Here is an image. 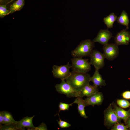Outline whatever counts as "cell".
<instances>
[{
  "label": "cell",
  "instance_id": "obj_1",
  "mask_svg": "<svg viewBox=\"0 0 130 130\" xmlns=\"http://www.w3.org/2000/svg\"><path fill=\"white\" fill-rule=\"evenodd\" d=\"M90 77L87 73H81L72 71L65 80L75 91L80 92L85 86L89 84Z\"/></svg>",
  "mask_w": 130,
  "mask_h": 130
},
{
  "label": "cell",
  "instance_id": "obj_2",
  "mask_svg": "<svg viewBox=\"0 0 130 130\" xmlns=\"http://www.w3.org/2000/svg\"><path fill=\"white\" fill-rule=\"evenodd\" d=\"M95 47V42L88 39L82 41L71 52L73 57L82 58L89 56Z\"/></svg>",
  "mask_w": 130,
  "mask_h": 130
},
{
  "label": "cell",
  "instance_id": "obj_3",
  "mask_svg": "<svg viewBox=\"0 0 130 130\" xmlns=\"http://www.w3.org/2000/svg\"><path fill=\"white\" fill-rule=\"evenodd\" d=\"M71 60L72 71L86 73L91 70V65L88 59H83L81 57H73Z\"/></svg>",
  "mask_w": 130,
  "mask_h": 130
},
{
  "label": "cell",
  "instance_id": "obj_4",
  "mask_svg": "<svg viewBox=\"0 0 130 130\" xmlns=\"http://www.w3.org/2000/svg\"><path fill=\"white\" fill-rule=\"evenodd\" d=\"M104 125L108 129L115 124L121 123V120L117 116L114 112L112 104H110L103 112Z\"/></svg>",
  "mask_w": 130,
  "mask_h": 130
},
{
  "label": "cell",
  "instance_id": "obj_5",
  "mask_svg": "<svg viewBox=\"0 0 130 130\" xmlns=\"http://www.w3.org/2000/svg\"><path fill=\"white\" fill-rule=\"evenodd\" d=\"M55 87L58 92L65 95L68 97H80V92L75 91L65 80H61V83L57 84Z\"/></svg>",
  "mask_w": 130,
  "mask_h": 130
},
{
  "label": "cell",
  "instance_id": "obj_6",
  "mask_svg": "<svg viewBox=\"0 0 130 130\" xmlns=\"http://www.w3.org/2000/svg\"><path fill=\"white\" fill-rule=\"evenodd\" d=\"M72 66L68 62L66 65L61 66L54 65L52 71L54 77L60 79L61 80H65L71 74L70 69Z\"/></svg>",
  "mask_w": 130,
  "mask_h": 130
},
{
  "label": "cell",
  "instance_id": "obj_7",
  "mask_svg": "<svg viewBox=\"0 0 130 130\" xmlns=\"http://www.w3.org/2000/svg\"><path fill=\"white\" fill-rule=\"evenodd\" d=\"M89 56V62L91 65L95 67V69L99 70L104 67L105 57L103 53L97 50H93Z\"/></svg>",
  "mask_w": 130,
  "mask_h": 130
},
{
  "label": "cell",
  "instance_id": "obj_8",
  "mask_svg": "<svg viewBox=\"0 0 130 130\" xmlns=\"http://www.w3.org/2000/svg\"><path fill=\"white\" fill-rule=\"evenodd\" d=\"M118 46L115 44L111 43L104 45L103 47L104 54L107 60L112 61L117 57L119 54Z\"/></svg>",
  "mask_w": 130,
  "mask_h": 130
},
{
  "label": "cell",
  "instance_id": "obj_9",
  "mask_svg": "<svg viewBox=\"0 0 130 130\" xmlns=\"http://www.w3.org/2000/svg\"><path fill=\"white\" fill-rule=\"evenodd\" d=\"M104 99L102 92H98L90 96L87 97L84 100L85 106L95 105L99 106L101 105Z\"/></svg>",
  "mask_w": 130,
  "mask_h": 130
},
{
  "label": "cell",
  "instance_id": "obj_10",
  "mask_svg": "<svg viewBox=\"0 0 130 130\" xmlns=\"http://www.w3.org/2000/svg\"><path fill=\"white\" fill-rule=\"evenodd\" d=\"M127 30L123 29L116 34L114 38L115 44L118 46L128 44L130 42V33Z\"/></svg>",
  "mask_w": 130,
  "mask_h": 130
},
{
  "label": "cell",
  "instance_id": "obj_11",
  "mask_svg": "<svg viewBox=\"0 0 130 130\" xmlns=\"http://www.w3.org/2000/svg\"><path fill=\"white\" fill-rule=\"evenodd\" d=\"M113 37L112 33L108 29L101 30L93 41L104 45L108 44L109 40Z\"/></svg>",
  "mask_w": 130,
  "mask_h": 130
},
{
  "label": "cell",
  "instance_id": "obj_12",
  "mask_svg": "<svg viewBox=\"0 0 130 130\" xmlns=\"http://www.w3.org/2000/svg\"><path fill=\"white\" fill-rule=\"evenodd\" d=\"M34 116V115L31 117L27 116L20 121H17L15 125L17 130H25V127L27 129L35 128L32 123Z\"/></svg>",
  "mask_w": 130,
  "mask_h": 130
},
{
  "label": "cell",
  "instance_id": "obj_13",
  "mask_svg": "<svg viewBox=\"0 0 130 130\" xmlns=\"http://www.w3.org/2000/svg\"><path fill=\"white\" fill-rule=\"evenodd\" d=\"M113 110L117 117L121 120L124 121L125 124L130 116V108L126 110L117 106L114 102L111 103Z\"/></svg>",
  "mask_w": 130,
  "mask_h": 130
},
{
  "label": "cell",
  "instance_id": "obj_14",
  "mask_svg": "<svg viewBox=\"0 0 130 130\" xmlns=\"http://www.w3.org/2000/svg\"><path fill=\"white\" fill-rule=\"evenodd\" d=\"M99 70L95 69L93 75L90 78V81L92 82L94 85L98 87L105 86L106 85L105 81L102 78L101 75L99 73Z\"/></svg>",
  "mask_w": 130,
  "mask_h": 130
},
{
  "label": "cell",
  "instance_id": "obj_15",
  "mask_svg": "<svg viewBox=\"0 0 130 130\" xmlns=\"http://www.w3.org/2000/svg\"><path fill=\"white\" fill-rule=\"evenodd\" d=\"M98 87L93 85H91L89 84L85 86L80 92V97H87L90 96L98 91Z\"/></svg>",
  "mask_w": 130,
  "mask_h": 130
},
{
  "label": "cell",
  "instance_id": "obj_16",
  "mask_svg": "<svg viewBox=\"0 0 130 130\" xmlns=\"http://www.w3.org/2000/svg\"><path fill=\"white\" fill-rule=\"evenodd\" d=\"M80 97H77L74 101L71 104L76 103L78 105L77 109L78 112L82 117L86 119L88 118L85 113V108L86 107L84 100Z\"/></svg>",
  "mask_w": 130,
  "mask_h": 130
},
{
  "label": "cell",
  "instance_id": "obj_17",
  "mask_svg": "<svg viewBox=\"0 0 130 130\" xmlns=\"http://www.w3.org/2000/svg\"><path fill=\"white\" fill-rule=\"evenodd\" d=\"M117 16L113 13H111L109 15L103 19V21L106 25L108 29L113 27V24L117 20Z\"/></svg>",
  "mask_w": 130,
  "mask_h": 130
},
{
  "label": "cell",
  "instance_id": "obj_18",
  "mask_svg": "<svg viewBox=\"0 0 130 130\" xmlns=\"http://www.w3.org/2000/svg\"><path fill=\"white\" fill-rule=\"evenodd\" d=\"M116 20L119 23L126 26V29H129V21L127 13L125 11H122L120 15L117 17Z\"/></svg>",
  "mask_w": 130,
  "mask_h": 130
},
{
  "label": "cell",
  "instance_id": "obj_19",
  "mask_svg": "<svg viewBox=\"0 0 130 130\" xmlns=\"http://www.w3.org/2000/svg\"><path fill=\"white\" fill-rule=\"evenodd\" d=\"M24 5V0H17L10 6V10L8 15L22 9Z\"/></svg>",
  "mask_w": 130,
  "mask_h": 130
},
{
  "label": "cell",
  "instance_id": "obj_20",
  "mask_svg": "<svg viewBox=\"0 0 130 130\" xmlns=\"http://www.w3.org/2000/svg\"><path fill=\"white\" fill-rule=\"evenodd\" d=\"M3 122L4 125L11 124H15L17 121L14 119L12 116L9 112L6 111H3Z\"/></svg>",
  "mask_w": 130,
  "mask_h": 130
},
{
  "label": "cell",
  "instance_id": "obj_21",
  "mask_svg": "<svg viewBox=\"0 0 130 130\" xmlns=\"http://www.w3.org/2000/svg\"><path fill=\"white\" fill-rule=\"evenodd\" d=\"M116 103L119 107L123 108H126L130 106V102L126 100L118 99L117 100Z\"/></svg>",
  "mask_w": 130,
  "mask_h": 130
},
{
  "label": "cell",
  "instance_id": "obj_22",
  "mask_svg": "<svg viewBox=\"0 0 130 130\" xmlns=\"http://www.w3.org/2000/svg\"><path fill=\"white\" fill-rule=\"evenodd\" d=\"M111 130H128L127 126L123 123H119L115 124L111 127Z\"/></svg>",
  "mask_w": 130,
  "mask_h": 130
},
{
  "label": "cell",
  "instance_id": "obj_23",
  "mask_svg": "<svg viewBox=\"0 0 130 130\" xmlns=\"http://www.w3.org/2000/svg\"><path fill=\"white\" fill-rule=\"evenodd\" d=\"M6 4L5 5L0 6V16L1 18H3L6 15H8L9 12L7 9L6 7Z\"/></svg>",
  "mask_w": 130,
  "mask_h": 130
},
{
  "label": "cell",
  "instance_id": "obj_24",
  "mask_svg": "<svg viewBox=\"0 0 130 130\" xmlns=\"http://www.w3.org/2000/svg\"><path fill=\"white\" fill-rule=\"evenodd\" d=\"M72 105L71 104H69L65 103L60 102L59 105V110L58 115L59 116V113L60 111L68 110L70 106H72Z\"/></svg>",
  "mask_w": 130,
  "mask_h": 130
},
{
  "label": "cell",
  "instance_id": "obj_25",
  "mask_svg": "<svg viewBox=\"0 0 130 130\" xmlns=\"http://www.w3.org/2000/svg\"><path fill=\"white\" fill-rule=\"evenodd\" d=\"M0 130H16L17 129L15 124H11L0 125Z\"/></svg>",
  "mask_w": 130,
  "mask_h": 130
},
{
  "label": "cell",
  "instance_id": "obj_26",
  "mask_svg": "<svg viewBox=\"0 0 130 130\" xmlns=\"http://www.w3.org/2000/svg\"><path fill=\"white\" fill-rule=\"evenodd\" d=\"M59 120H57V123L59 127L62 128H68L71 126V125L67 121H62L59 117Z\"/></svg>",
  "mask_w": 130,
  "mask_h": 130
},
{
  "label": "cell",
  "instance_id": "obj_27",
  "mask_svg": "<svg viewBox=\"0 0 130 130\" xmlns=\"http://www.w3.org/2000/svg\"><path fill=\"white\" fill-rule=\"evenodd\" d=\"M27 130H47V127L46 124L43 123H42L40 124L37 127L34 128H29Z\"/></svg>",
  "mask_w": 130,
  "mask_h": 130
},
{
  "label": "cell",
  "instance_id": "obj_28",
  "mask_svg": "<svg viewBox=\"0 0 130 130\" xmlns=\"http://www.w3.org/2000/svg\"><path fill=\"white\" fill-rule=\"evenodd\" d=\"M122 96L125 99H130V91H127L123 92L122 94Z\"/></svg>",
  "mask_w": 130,
  "mask_h": 130
},
{
  "label": "cell",
  "instance_id": "obj_29",
  "mask_svg": "<svg viewBox=\"0 0 130 130\" xmlns=\"http://www.w3.org/2000/svg\"><path fill=\"white\" fill-rule=\"evenodd\" d=\"M3 111L0 112V124L2 125L3 124Z\"/></svg>",
  "mask_w": 130,
  "mask_h": 130
},
{
  "label": "cell",
  "instance_id": "obj_30",
  "mask_svg": "<svg viewBox=\"0 0 130 130\" xmlns=\"http://www.w3.org/2000/svg\"><path fill=\"white\" fill-rule=\"evenodd\" d=\"M125 124L129 130H130V116L127 119Z\"/></svg>",
  "mask_w": 130,
  "mask_h": 130
}]
</instances>
